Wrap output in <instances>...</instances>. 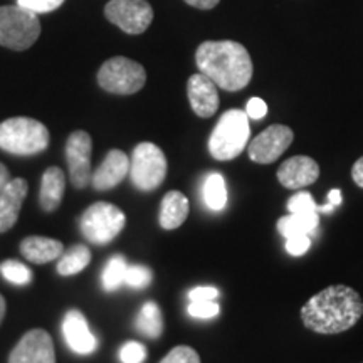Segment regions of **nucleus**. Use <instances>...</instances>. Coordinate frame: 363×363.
Returning <instances> with one entry per match:
<instances>
[{"mask_svg":"<svg viewBox=\"0 0 363 363\" xmlns=\"http://www.w3.org/2000/svg\"><path fill=\"white\" fill-rule=\"evenodd\" d=\"M363 316V299L355 289L333 284L321 289L301 308V321L320 335H337L350 330Z\"/></svg>","mask_w":363,"mask_h":363,"instance_id":"1","label":"nucleus"},{"mask_svg":"<svg viewBox=\"0 0 363 363\" xmlns=\"http://www.w3.org/2000/svg\"><path fill=\"white\" fill-rule=\"evenodd\" d=\"M195 62L202 74L230 93L244 89L252 79V59L235 40H206L197 48Z\"/></svg>","mask_w":363,"mask_h":363,"instance_id":"2","label":"nucleus"},{"mask_svg":"<svg viewBox=\"0 0 363 363\" xmlns=\"http://www.w3.org/2000/svg\"><path fill=\"white\" fill-rule=\"evenodd\" d=\"M49 147V130L38 120L9 118L0 123V148L12 155H38Z\"/></svg>","mask_w":363,"mask_h":363,"instance_id":"3","label":"nucleus"},{"mask_svg":"<svg viewBox=\"0 0 363 363\" xmlns=\"http://www.w3.org/2000/svg\"><path fill=\"white\" fill-rule=\"evenodd\" d=\"M251 126L242 110H229L219 118L208 138V152L216 160L227 162L239 157L247 147Z\"/></svg>","mask_w":363,"mask_h":363,"instance_id":"4","label":"nucleus"},{"mask_svg":"<svg viewBox=\"0 0 363 363\" xmlns=\"http://www.w3.org/2000/svg\"><path fill=\"white\" fill-rule=\"evenodd\" d=\"M40 35L39 16L21 6L0 7V45L26 51Z\"/></svg>","mask_w":363,"mask_h":363,"instance_id":"5","label":"nucleus"},{"mask_svg":"<svg viewBox=\"0 0 363 363\" xmlns=\"http://www.w3.org/2000/svg\"><path fill=\"white\" fill-rule=\"evenodd\" d=\"M131 184L142 192H153L167 177V158L155 143L143 142L136 145L130 158Z\"/></svg>","mask_w":363,"mask_h":363,"instance_id":"6","label":"nucleus"},{"mask_svg":"<svg viewBox=\"0 0 363 363\" xmlns=\"http://www.w3.org/2000/svg\"><path fill=\"white\" fill-rule=\"evenodd\" d=\"M147 83V71L140 62L125 56L108 59L98 71V84L113 94H135Z\"/></svg>","mask_w":363,"mask_h":363,"instance_id":"7","label":"nucleus"},{"mask_svg":"<svg viewBox=\"0 0 363 363\" xmlns=\"http://www.w3.org/2000/svg\"><path fill=\"white\" fill-rule=\"evenodd\" d=\"M126 217L123 211L110 202H96L81 216V233L91 244L103 246L111 242L123 230Z\"/></svg>","mask_w":363,"mask_h":363,"instance_id":"8","label":"nucleus"},{"mask_svg":"<svg viewBox=\"0 0 363 363\" xmlns=\"http://www.w3.org/2000/svg\"><path fill=\"white\" fill-rule=\"evenodd\" d=\"M106 19L126 34L138 35L153 21V9L147 0H110L104 7Z\"/></svg>","mask_w":363,"mask_h":363,"instance_id":"9","label":"nucleus"},{"mask_svg":"<svg viewBox=\"0 0 363 363\" xmlns=\"http://www.w3.org/2000/svg\"><path fill=\"white\" fill-rule=\"evenodd\" d=\"M294 133L286 125H271L264 131H261L256 138L249 143L247 153L252 162L261 165L274 163L283 153L291 147Z\"/></svg>","mask_w":363,"mask_h":363,"instance_id":"10","label":"nucleus"},{"mask_svg":"<svg viewBox=\"0 0 363 363\" xmlns=\"http://www.w3.org/2000/svg\"><path fill=\"white\" fill-rule=\"evenodd\" d=\"M91 152L93 142L86 131H74L66 143V158L71 182L76 189H86L91 184Z\"/></svg>","mask_w":363,"mask_h":363,"instance_id":"11","label":"nucleus"},{"mask_svg":"<svg viewBox=\"0 0 363 363\" xmlns=\"http://www.w3.org/2000/svg\"><path fill=\"white\" fill-rule=\"evenodd\" d=\"M9 363H56L52 338L45 330L27 331L12 350Z\"/></svg>","mask_w":363,"mask_h":363,"instance_id":"12","label":"nucleus"},{"mask_svg":"<svg viewBox=\"0 0 363 363\" xmlns=\"http://www.w3.org/2000/svg\"><path fill=\"white\" fill-rule=\"evenodd\" d=\"M320 177V165L306 155H296L283 162L278 169V180L289 190H301L315 184Z\"/></svg>","mask_w":363,"mask_h":363,"instance_id":"13","label":"nucleus"},{"mask_svg":"<svg viewBox=\"0 0 363 363\" xmlns=\"http://www.w3.org/2000/svg\"><path fill=\"white\" fill-rule=\"evenodd\" d=\"M187 94L190 106L194 113L201 118H211L219 110V93H217V84L208 79L206 74L197 72L190 76L187 83Z\"/></svg>","mask_w":363,"mask_h":363,"instance_id":"14","label":"nucleus"},{"mask_svg":"<svg viewBox=\"0 0 363 363\" xmlns=\"http://www.w3.org/2000/svg\"><path fill=\"white\" fill-rule=\"evenodd\" d=\"M62 335L67 347L78 355H89L96 350L98 340L91 333L88 321L84 315L78 310H71L66 313L62 320Z\"/></svg>","mask_w":363,"mask_h":363,"instance_id":"15","label":"nucleus"},{"mask_svg":"<svg viewBox=\"0 0 363 363\" xmlns=\"http://www.w3.org/2000/svg\"><path fill=\"white\" fill-rule=\"evenodd\" d=\"M130 174V158L121 150H111L104 158L101 165L98 167L91 184L96 190H110L115 189L118 184H121L126 175Z\"/></svg>","mask_w":363,"mask_h":363,"instance_id":"16","label":"nucleus"},{"mask_svg":"<svg viewBox=\"0 0 363 363\" xmlns=\"http://www.w3.org/2000/svg\"><path fill=\"white\" fill-rule=\"evenodd\" d=\"M27 189L29 187L24 179H12L0 192V234L7 233L16 225Z\"/></svg>","mask_w":363,"mask_h":363,"instance_id":"17","label":"nucleus"},{"mask_svg":"<svg viewBox=\"0 0 363 363\" xmlns=\"http://www.w3.org/2000/svg\"><path fill=\"white\" fill-rule=\"evenodd\" d=\"M21 254L34 264H45L61 257L65 254V246L57 239L30 235L21 242Z\"/></svg>","mask_w":363,"mask_h":363,"instance_id":"18","label":"nucleus"},{"mask_svg":"<svg viewBox=\"0 0 363 363\" xmlns=\"http://www.w3.org/2000/svg\"><path fill=\"white\" fill-rule=\"evenodd\" d=\"M190 206L187 197L179 190H170L169 194L163 197L160 206V225L165 230H174L184 224L185 219L189 217Z\"/></svg>","mask_w":363,"mask_h":363,"instance_id":"19","label":"nucleus"},{"mask_svg":"<svg viewBox=\"0 0 363 363\" xmlns=\"http://www.w3.org/2000/svg\"><path fill=\"white\" fill-rule=\"evenodd\" d=\"M66 177L65 172L57 167H51L44 172L43 184H40L39 202L45 212H54L61 206L62 195H65Z\"/></svg>","mask_w":363,"mask_h":363,"instance_id":"20","label":"nucleus"},{"mask_svg":"<svg viewBox=\"0 0 363 363\" xmlns=\"http://www.w3.org/2000/svg\"><path fill=\"white\" fill-rule=\"evenodd\" d=\"M320 217L318 212H310V214H289L281 217L278 220V230L283 238H293L298 234H311L315 233Z\"/></svg>","mask_w":363,"mask_h":363,"instance_id":"21","label":"nucleus"},{"mask_svg":"<svg viewBox=\"0 0 363 363\" xmlns=\"http://www.w3.org/2000/svg\"><path fill=\"white\" fill-rule=\"evenodd\" d=\"M136 330L148 338H158L163 333V316L157 303L147 301L136 316Z\"/></svg>","mask_w":363,"mask_h":363,"instance_id":"22","label":"nucleus"},{"mask_svg":"<svg viewBox=\"0 0 363 363\" xmlns=\"http://www.w3.org/2000/svg\"><path fill=\"white\" fill-rule=\"evenodd\" d=\"M91 261V251L88 246L83 244H76L69 251H66L61 256V259L57 262V272L61 276H72L78 274L89 264Z\"/></svg>","mask_w":363,"mask_h":363,"instance_id":"23","label":"nucleus"},{"mask_svg":"<svg viewBox=\"0 0 363 363\" xmlns=\"http://www.w3.org/2000/svg\"><path fill=\"white\" fill-rule=\"evenodd\" d=\"M202 197L211 211H222L227 203V187L224 177L220 174H208L207 179L203 180Z\"/></svg>","mask_w":363,"mask_h":363,"instance_id":"24","label":"nucleus"},{"mask_svg":"<svg viewBox=\"0 0 363 363\" xmlns=\"http://www.w3.org/2000/svg\"><path fill=\"white\" fill-rule=\"evenodd\" d=\"M126 269H128V264H126L125 257L113 256L103 269L101 281L104 291H116V289H120L121 284H125Z\"/></svg>","mask_w":363,"mask_h":363,"instance_id":"25","label":"nucleus"},{"mask_svg":"<svg viewBox=\"0 0 363 363\" xmlns=\"http://www.w3.org/2000/svg\"><path fill=\"white\" fill-rule=\"evenodd\" d=\"M0 274H2L9 283L19 286H26L33 281V271H30L26 264H22V262L13 259H7L0 264Z\"/></svg>","mask_w":363,"mask_h":363,"instance_id":"26","label":"nucleus"},{"mask_svg":"<svg viewBox=\"0 0 363 363\" xmlns=\"http://www.w3.org/2000/svg\"><path fill=\"white\" fill-rule=\"evenodd\" d=\"M152 283V269L142 264L128 266L125 274V284L133 289H143Z\"/></svg>","mask_w":363,"mask_h":363,"instance_id":"27","label":"nucleus"},{"mask_svg":"<svg viewBox=\"0 0 363 363\" xmlns=\"http://www.w3.org/2000/svg\"><path fill=\"white\" fill-rule=\"evenodd\" d=\"M288 211L289 214H310L318 212V203L308 192H298L288 201Z\"/></svg>","mask_w":363,"mask_h":363,"instance_id":"28","label":"nucleus"},{"mask_svg":"<svg viewBox=\"0 0 363 363\" xmlns=\"http://www.w3.org/2000/svg\"><path fill=\"white\" fill-rule=\"evenodd\" d=\"M160 363H201V357L194 348L180 345L167 353V357Z\"/></svg>","mask_w":363,"mask_h":363,"instance_id":"29","label":"nucleus"},{"mask_svg":"<svg viewBox=\"0 0 363 363\" xmlns=\"http://www.w3.org/2000/svg\"><path fill=\"white\" fill-rule=\"evenodd\" d=\"M147 358V348L138 342H126L120 350L121 363H143Z\"/></svg>","mask_w":363,"mask_h":363,"instance_id":"30","label":"nucleus"},{"mask_svg":"<svg viewBox=\"0 0 363 363\" xmlns=\"http://www.w3.org/2000/svg\"><path fill=\"white\" fill-rule=\"evenodd\" d=\"M187 311L190 316L207 320V318H214L219 315L220 308L216 301H190Z\"/></svg>","mask_w":363,"mask_h":363,"instance_id":"31","label":"nucleus"},{"mask_svg":"<svg viewBox=\"0 0 363 363\" xmlns=\"http://www.w3.org/2000/svg\"><path fill=\"white\" fill-rule=\"evenodd\" d=\"M65 4V0H17V6L33 11L35 13H45L56 11Z\"/></svg>","mask_w":363,"mask_h":363,"instance_id":"32","label":"nucleus"},{"mask_svg":"<svg viewBox=\"0 0 363 363\" xmlns=\"http://www.w3.org/2000/svg\"><path fill=\"white\" fill-rule=\"evenodd\" d=\"M311 247V238L310 234H298L293 238L286 239V251L291 256H303L310 251Z\"/></svg>","mask_w":363,"mask_h":363,"instance_id":"33","label":"nucleus"},{"mask_svg":"<svg viewBox=\"0 0 363 363\" xmlns=\"http://www.w3.org/2000/svg\"><path fill=\"white\" fill-rule=\"evenodd\" d=\"M217 296H219V291L212 286H197L189 291L190 301H216Z\"/></svg>","mask_w":363,"mask_h":363,"instance_id":"34","label":"nucleus"},{"mask_svg":"<svg viewBox=\"0 0 363 363\" xmlns=\"http://www.w3.org/2000/svg\"><path fill=\"white\" fill-rule=\"evenodd\" d=\"M246 115L251 120H262L267 115V104L261 98H251L247 101Z\"/></svg>","mask_w":363,"mask_h":363,"instance_id":"35","label":"nucleus"},{"mask_svg":"<svg viewBox=\"0 0 363 363\" xmlns=\"http://www.w3.org/2000/svg\"><path fill=\"white\" fill-rule=\"evenodd\" d=\"M342 201H343L342 190H338V189L330 190L328 202H326V206H318V214H320V212H323V214H328V212L335 211V208H337L340 203H342Z\"/></svg>","mask_w":363,"mask_h":363,"instance_id":"36","label":"nucleus"},{"mask_svg":"<svg viewBox=\"0 0 363 363\" xmlns=\"http://www.w3.org/2000/svg\"><path fill=\"white\" fill-rule=\"evenodd\" d=\"M184 2L195 9H201V11H211V9L219 6L220 0H184Z\"/></svg>","mask_w":363,"mask_h":363,"instance_id":"37","label":"nucleus"},{"mask_svg":"<svg viewBox=\"0 0 363 363\" xmlns=\"http://www.w3.org/2000/svg\"><path fill=\"white\" fill-rule=\"evenodd\" d=\"M352 179L358 185V187L363 189V157H360L355 163H353Z\"/></svg>","mask_w":363,"mask_h":363,"instance_id":"38","label":"nucleus"},{"mask_svg":"<svg viewBox=\"0 0 363 363\" xmlns=\"http://www.w3.org/2000/svg\"><path fill=\"white\" fill-rule=\"evenodd\" d=\"M11 182V175H9V170L6 169V165H2L0 163V192H2L4 189H6V185Z\"/></svg>","mask_w":363,"mask_h":363,"instance_id":"39","label":"nucleus"},{"mask_svg":"<svg viewBox=\"0 0 363 363\" xmlns=\"http://www.w3.org/2000/svg\"><path fill=\"white\" fill-rule=\"evenodd\" d=\"M4 316H6V299L0 294V323H2Z\"/></svg>","mask_w":363,"mask_h":363,"instance_id":"40","label":"nucleus"}]
</instances>
